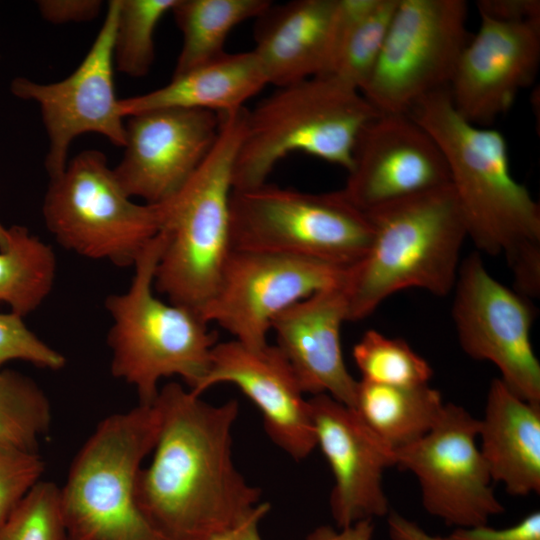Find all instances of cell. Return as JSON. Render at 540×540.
<instances>
[{
	"mask_svg": "<svg viewBox=\"0 0 540 540\" xmlns=\"http://www.w3.org/2000/svg\"><path fill=\"white\" fill-rule=\"evenodd\" d=\"M399 0H378L343 38L329 74L361 91L382 51Z\"/></svg>",
	"mask_w": 540,
	"mask_h": 540,
	"instance_id": "f546056e",
	"label": "cell"
},
{
	"mask_svg": "<svg viewBox=\"0 0 540 540\" xmlns=\"http://www.w3.org/2000/svg\"><path fill=\"white\" fill-rule=\"evenodd\" d=\"M479 419L445 403L435 426L395 451V466L418 480L428 514L455 528L488 524L505 512L478 444Z\"/></svg>",
	"mask_w": 540,
	"mask_h": 540,
	"instance_id": "7c38bea8",
	"label": "cell"
},
{
	"mask_svg": "<svg viewBox=\"0 0 540 540\" xmlns=\"http://www.w3.org/2000/svg\"><path fill=\"white\" fill-rule=\"evenodd\" d=\"M233 249L264 251L353 267L367 253L372 224L342 190L309 193L267 182L234 190Z\"/></svg>",
	"mask_w": 540,
	"mask_h": 540,
	"instance_id": "ba28073f",
	"label": "cell"
},
{
	"mask_svg": "<svg viewBox=\"0 0 540 540\" xmlns=\"http://www.w3.org/2000/svg\"><path fill=\"white\" fill-rule=\"evenodd\" d=\"M14 360L48 370H60L66 364L63 354L37 337L25 325L23 317L10 311L0 313V369Z\"/></svg>",
	"mask_w": 540,
	"mask_h": 540,
	"instance_id": "d6a6232c",
	"label": "cell"
},
{
	"mask_svg": "<svg viewBox=\"0 0 540 540\" xmlns=\"http://www.w3.org/2000/svg\"><path fill=\"white\" fill-rule=\"evenodd\" d=\"M245 113L246 107L220 115L211 151L186 184L162 202L165 244L155 269L154 289L169 302L198 314L213 296L233 250L232 177Z\"/></svg>",
	"mask_w": 540,
	"mask_h": 540,
	"instance_id": "5b68a950",
	"label": "cell"
},
{
	"mask_svg": "<svg viewBox=\"0 0 540 540\" xmlns=\"http://www.w3.org/2000/svg\"><path fill=\"white\" fill-rule=\"evenodd\" d=\"M478 441L493 482L512 496L540 493V404L491 381Z\"/></svg>",
	"mask_w": 540,
	"mask_h": 540,
	"instance_id": "7402d4cb",
	"label": "cell"
},
{
	"mask_svg": "<svg viewBox=\"0 0 540 540\" xmlns=\"http://www.w3.org/2000/svg\"><path fill=\"white\" fill-rule=\"evenodd\" d=\"M337 0H293L255 20L252 49L268 85L281 87L330 73Z\"/></svg>",
	"mask_w": 540,
	"mask_h": 540,
	"instance_id": "44dd1931",
	"label": "cell"
},
{
	"mask_svg": "<svg viewBox=\"0 0 540 540\" xmlns=\"http://www.w3.org/2000/svg\"><path fill=\"white\" fill-rule=\"evenodd\" d=\"M351 268L306 257L233 249L200 315L241 344L263 347L280 313L320 290L346 284Z\"/></svg>",
	"mask_w": 540,
	"mask_h": 540,
	"instance_id": "8fae6325",
	"label": "cell"
},
{
	"mask_svg": "<svg viewBox=\"0 0 540 540\" xmlns=\"http://www.w3.org/2000/svg\"><path fill=\"white\" fill-rule=\"evenodd\" d=\"M346 285L291 305L272 321L271 331L304 394H327L354 408L358 380L347 369L340 338L348 321Z\"/></svg>",
	"mask_w": 540,
	"mask_h": 540,
	"instance_id": "ffe728a7",
	"label": "cell"
},
{
	"mask_svg": "<svg viewBox=\"0 0 540 540\" xmlns=\"http://www.w3.org/2000/svg\"><path fill=\"white\" fill-rule=\"evenodd\" d=\"M9 246L0 251V304L25 317L50 294L56 276L53 249L26 227L8 228Z\"/></svg>",
	"mask_w": 540,
	"mask_h": 540,
	"instance_id": "484cf974",
	"label": "cell"
},
{
	"mask_svg": "<svg viewBox=\"0 0 540 540\" xmlns=\"http://www.w3.org/2000/svg\"><path fill=\"white\" fill-rule=\"evenodd\" d=\"M478 32L457 62L448 89L455 110L485 127L507 112L536 77L540 20L507 22L479 14Z\"/></svg>",
	"mask_w": 540,
	"mask_h": 540,
	"instance_id": "e0dca14e",
	"label": "cell"
},
{
	"mask_svg": "<svg viewBox=\"0 0 540 540\" xmlns=\"http://www.w3.org/2000/svg\"><path fill=\"white\" fill-rule=\"evenodd\" d=\"M445 403L429 384L390 386L358 380L354 410L394 451L426 435L440 418Z\"/></svg>",
	"mask_w": 540,
	"mask_h": 540,
	"instance_id": "cb8c5ba5",
	"label": "cell"
},
{
	"mask_svg": "<svg viewBox=\"0 0 540 540\" xmlns=\"http://www.w3.org/2000/svg\"><path fill=\"white\" fill-rule=\"evenodd\" d=\"M379 113L361 92L331 74L276 87L246 109L233 189L257 187L277 163L302 152L347 172L362 129Z\"/></svg>",
	"mask_w": 540,
	"mask_h": 540,
	"instance_id": "277c9868",
	"label": "cell"
},
{
	"mask_svg": "<svg viewBox=\"0 0 540 540\" xmlns=\"http://www.w3.org/2000/svg\"><path fill=\"white\" fill-rule=\"evenodd\" d=\"M269 0H178L171 10L182 33V47L173 76L183 74L220 56L230 32L256 19Z\"/></svg>",
	"mask_w": 540,
	"mask_h": 540,
	"instance_id": "d4e9b609",
	"label": "cell"
},
{
	"mask_svg": "<svg viewBox=\"0 0 540 540\" xmlns=\"http://www.w3.org/2000/svg\"><path fill=\"white\" fill-rule=\"evenodd\" d=\"M43 216L64 248L127 267L161 231L164 207L133 202L105 155L85 150L50 178Z\"/></svg>",
	"mask_w": 540,
	"mask_h": 540,
	"instance_id": "9c48e42d",
	"label": "cell"
},
{
	"mask_svg": "<svg viewBox=\"0 0 540 540\" xmlns=\"http://www.w3.org/2000/svg\"><path fill=\"white\" fill-rule=\"evenodd\" d=\"M9 246V233L8 228H5L0 223V251H4Z\"/></svg>",
	"mask_w": 540,
	"mask_h": 540,
	"instance_id": "60d3db41",
	"label": "cell"
},
{
	"mask_svg": "<svg viewBox=\"0 0 540 540\" xmlns=\"http://www.w3.org/2000/svg\"><path fill=\"white\" fill-rule=\"evenodd\" d=\"M44 471L37 451L0 443V526L42 480Z\"/></svg>",
	"mask_w": 540,
	"mask_h": 540,
	"instance_id": "1f68e13d",
	"label": "cell"
},
{
	"mask_svg": "<svg viewBox=\"0 0 540 540\" xmlns=\"http://www.w3.org/2000/svg\"><path fill=\"white\" fill-rule=\"evenodd\" d=\"M362 380L390 386L429 384L433 376L430 364L400 338H389L376 330H367L352 350Z\"/></svg>",
	"mask_w": 540,
	"mask_h": 540,
	"instance_id": "f1b7e54d",
	"label": "cell"
},
{
	"mask_svg": "<svg viewBox=\"0 0 540 540\" xmlns=\"http://www.w3.org/2000/svg\"><path fill=\"white\" fill-rule=\"evenodd\" d=\"M445 540H540V512L535 510L518 523L506 528L486 525L454 528Z\"/></svg>",
	"mask_w": 540,
	"mask_h": 540,
	"instance_id": "836d02e7",
	"label": "cell"
},
{
	"mask_svg": "<svg viewBox=\"0 0 540 540\" xmlns=\"http://www.w3.org/2000/svg\"><path fill=\"white\" fill-rule=\"evenodd\" d=\"M221 117L207 110L156 109L129 116L125 152L114 174L132 197L148 204L174 196L216 142Z\"/></svg>",
	"mask_w": 540,
	"mask_h": 540,
	"instance_id": "2e32d148",
	"label": "cell"
},
{
	"mask_svg": "<svg viewBox=\"0 0 540 540\" xmlns=\"http://www.w3.org/2000/svg\"><path fill=\"white\" fill-rule=\"evenodd\" d=\"M453 290L452 318L462 350L472 359L494 364L512 392L540 404L530 298L496 280L476 252L460 263Z\"/></svg>",
	"mask_w": 540,
	"mask_h": 540,
	"instance_id": "4fadbf2b",
	"label": "cell"
},
{
	"mask_svg": "<svg viewBox=\"0 0 540 540\" xmlns=\"http://www.w3.org/2000/svg\"><path fill=\"white\" fill-rule=\"evenodd\" d=\"M440 147L467 237L488 255L502 254L515 290L540 295V208L511 174L508 147L498 130L466 121L448 87L417 101L407 113Z\"/></svg>",
	"mask_w": 540,
	"mask_h": 540,
	"instance_id": "7a4b0ae2",
	"label": "cell"
},
{
	"mask_svg": "<svg viewBox=\"0 0 540 540\" xmlns=\"http://www.w3.org/2000/svg\"><path fill=\"white\" fill-rule=\"evenodd\" d=\"M118 0H111L90 50L77 69L62 81L38 83L17 77L11 92L40 106L49 139L45 166L50 178L67 165L69 147L77 136L98 133L124 147L126 132L113 83V45Z\"/></svg>",
	"mask_w": 540,
	"mask_h": 540,
	"instance_id": "5bb4252c",
	"label": "cell"
},
{
	"mask_svg": "<svg viewBox=\"0 0 540 540\" xmlns=\"http://www.w3.org/2000/svg\"><path fill=\"white\" fill-rule=\"evenodd\" d=\"M261 503H262V502H261ZM261 503H260V504H261ZM258 507H259V506H258ZM258 507H257V509H258ZM257 509H256V510H257ZM256 510H255V512H256ZM255 512H254V513H255ZM254 513H253V514H254ZM253 514H252L248 519H246L243 523H241L239 526H237L236 528L231 529V530H229V531H227V532H225V533H222V534H220V535H218V536L212 538L211 540H237L238 537H239V535H240V533H241V531L243 530L245 524H246V523L248 522V520L253 516Z\"/></svg>",
	"mask_w": 540,
	"mask_h": 540,
	"instance_id": "ab89813d",
	"label": "cell"
},
{
	"mask_svg": "<svg viewBox=\"0 0 540 540\" xmlns=\"http://www.w3.org/2000/svg\"><path fill=\"white\" fill-rule=\"evenodd\" d=\"M269 510L270 504L262 502L253 516L245 524L237 540H263L259 532V525L268 514Z\"/></svg>",
	"mask_w": 540,
	"mask_h": 540,
	"instance_id": "f35d334b",
	"label": "cell"
},
{
	"mask_svg": "<svg viewBox=\"0 0 540 540\" xmlns=\"http://www.w3.org/2000/svg\"><path fill=\"white\" fill-rule=\"evenodd\" d=\"M160 428L155 402L103 418L59 487L68 540H165L137 501V481Z\"/></svg>",
	"mask_w": 540,
	"mask_h": 540,
	"instance_id": "52a82bcc",
	"label": "cell"
},
{
	"mask_svg": "<svg viewBox=\"0 0 540 540\" xmlns=\"http://www.w3.org/2000/svg\"><path fill=\"white\" fill-rule=\"evenodd\" d=\"M154 402L159 433L137 481V501L149 523L165 540H211L239 526L260 505L261 489L233 460L238 401L211 404L170 382Z\"/></svg>",
	"mask_w": 540,
	"mask_h": 540,
	"instance_id": "6da1fadb",
	"label": "cell"
},
{
	"mask_svg": "<svg viewBox=\"0 0 540 540\" xmlns=\"http://www.w3.org/2000/svg\"><path fill=\"white\" fill-rule=\"evenodd\" d=\"M451 184L433 137L408 114H380L360 132L344 195L363 212Z\"/></svg>",
	"mask_w": 540,
	"mask_h": 540,
	"instance_id": "9a60e30c",
	"label": "cell"
},
{
	"mask_svg": "<svg viewBox=\"0 0 540 540\" xmlns=\"http://www.w3.org/2000/svg\"><path fill=\"white\" fill-rule=\"evenodd\" d=\"M370 247L346 285L348 321L370 316L391 295L419 288L436 296L453 291L467 237L451 184L366 212Z\"/></svg>",
	"mask_w": 540,
	"mask_h": 540,
	"instance_id": "3957f363",
	"label": "cell"
},
{
	"mask_svg": "<svg viewBox=\"0 0 540 540\" xmlns=\"http://www.w3.org/2000/svg\"><path fill=\"white\" fill-rule=\"evenodd\" d=\"M464 0H399L375 68L360 91L381 114H407L446 88L470 40Z\"/></svg>",
	"mask_w": 540,
	"mask_h": 540,
	"instance_id": "30bf717a",
	"label": "cell"
},
{
	"mask_svg": "<svg viewBox=\"0 0 540 540\" xmlns=\"http://www.w3.org/2000/svg\"><path fill=\"white\" fill-rule=\"evenodd\" d=\"M52 423L50 401L31 378L0 369V443L37 451Z\"/></svg>",
	"mask_w": 540,
	"mask_h": 540,
	"instance_id": "4316f807",
	"label": "cell"
},
{
	"mask_svg": "<svg viewBox=\"0 0 540 540\" xmlns=\"http://www.w3.org/2000/svg\"><path fill=\"white\" fill-rule=\"evenodd\" d=\"M476 5L479 14L495 20H540V2L537 0H480Z\"/></svg>",
	"mask_w": 540,
	"mask_h": 540,
	"instance_id": "d590c367",
	"label": "cell"
},
{
	"mask_svg": "<svg viewBox=\"0 0 540 540\" xmlns=\"http://www.w3.org/2000/svg\"><path fill=\"white\" fill-rule=\"evenodd\" d=\"M178 0H118L114 66L131 77L145 76L154 61V32Z\"/></svg>",
	"mask_w": 540,
	"mask_h": 540,
	"instance_id": "83f0119b",
	"label": "cell"
},
{
	"mask_svg": "<svg viewBox=\"0 0 540 540\" xmlns=\"http://www.w3.org/2000/svg\"><path fill=\"white\" fill-rule=\"evenodd\" d=\"M308 401L316 447L321 449L333 475L329 505L336 527L387 516L390 506L383 475L387 468L395 466V451L353 408L327 394L314 395Z\"/></svg>",
	"mask_w": 540,
	"mask_h": 540,
	"instance_id": "ac0fdd59",
	"label": "cell"
},
{
	"mask_svg": "<svg viewBox=\"0 0 540 540\" xmlns=\"http://www.w3.org/2000/svg\"><path fill=\"white\" fill-rule=\"evenodd\" d=\"M0 540H68L59 487L41 480L0 526Z\"/></svg>",
	"mask_w": 540,
	"mask_h": 540,
	"instance_id": "4dcf8cb0",
	"label": "cell"
},
{
	"mask_svg": "<svg viewBox=\"0 0 540 540\" xmlns=\"http://www.w3.org/2000/svg\"><path fill=\"white\" fill-rule=\"evenodd\" d=\"M375 530L374 520L358 521L344 528L321 525L313 529L306 540H372Z\"/></svg>",
	"mask_w": 540,
	"mask_h": 540,
	"instance_id": "8d00e7d4",
	"label": "cell"
},
{
	"mask_svg": "<svg viewBox=\"0 0 540 540\" xmlns=\"http://www.w3.org/2000/svg\"><path fill=\"white\" fill-rule=\"evenodd\" d=\"M387 525L391 540H445L443 536L432 535L419 524L402 514L390 510Z\"/></svg>",
	"mask_w": 540,
	"mask_h": 540,
	"instance_id": "74e56055",
	"label": "cell"
},
{
	"mask_svg": "<svg viewBox=\"0 0 540 540\" xmlns=\"http://www.w3.org/2000/svg\"><path fill=\"white\" fill-rule=\"evenodd\" d=\"M164 244L160 231L136 259L127 291L105 301L112 318L111 373L135 389L140 404L154 402L163 378L179 377L194 391L218 342L200 314L156 296L154 275Z\"/></svg>",
	"mask_w": 540,
	"mask_h": 540,
	"instance_id": "8992f818",
	"label": "cell"
},
{
	"mask_svg": "<svg viewBox=\"0 0 540 540\" xmlns=\"http://www.w3.org/2000/svg\"><path fill=\"white\" fill-rule=\"evenodd\" d=\"M268 85L253 51L224 53L183 74L165 86L130 98L119 99L121 116L156 109L207 110L219 115L244 108L247 100Z\"/></svg>",
	"mask_w": 540,
	"mask_h": 540,
	"instance_id": "603a6c76",
	"label": "cell"
},
{
	"mask_svg": "<svg viewBox=\"0 0 540 540\" xmlns=\"http://www.w3.org/2000/svg\"><path fill=\"white\" fill-rule=\"evenodd\" d=\"M37 6L43 18L55 24L94 19L102 6L99 0H42Z\"/></svg>",
	"mask_w": 540,
	"mask_h": 540,
	"instance_id": "e575fe53",
	"label": "cell"
},
{
	"mask_svg": "<svg viewBox=\"0 0 540 540\" xmlns=\"http://www.w3.org/2000/svg\"><path fill=\"white\" fill-rule=\"evenodd\" d=\"M218 384L236 386L256 405L267 435L291 458L303 460L316 448L309 401L276 345L217 342L206 376L191 392L201 396Z\"/></svg>",
	"mask_w": 540,
	"mask_h": 540,
	"instance_id": "d6986e66",
	"label": "cell"
}]
</instances>
